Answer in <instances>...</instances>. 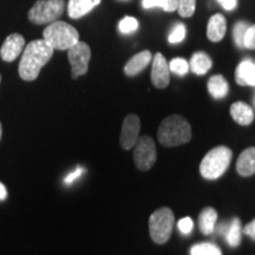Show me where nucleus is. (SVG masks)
<instances>
[{"mask_svg":"<svg viewBox=\"0 0 255 255\" xmlns=\"http://www.w3.org/2000/svg\"><path fill=\"white\" fill-rule=\"evenodd\" d=\"M53 50L44 39H36L28 43L21 56L18 72L23 81L32 82L38 78L40 70L49 63Z\"/></svg>","mask_w":255,"mask_h":255,"instance_id":"nucleus-1","label":"nucleus"},{"mask_svg":"<svg viewBox=\"0 0 255 255\" xmlns=\"http://www.w3.org/2000/svg\"><path fill=\"white\" fill-rule=\"evenodd\" d=\"M216 1L227 11H233L238 6V0H216Z\"/></svg>","mask_w":255,"mask_h":255,"instance_id":"nucleus-32","label":"nucleus"},{"mask_svg":"<svg viewBox=\"0 0 255 255\" xmlns=\"http://www.w3.org/2000/svg\"><path fill=\"white\" fill-rule=\"evenodd\" d=\"M233 152L227 146H216L207 152L200 164V173L206 180H216L226 173L231 164Z\"/></svg>","mask_w":255,"mask_h":255,"instance_id":"nucleus-4","label":"nucleus"},{"mask_svg":"<svg viewBox=\"0 0 255 255\" xmlns=\"http://www.w3.org/2000/svg\"><path fill=\"white\" fill-rule=\"evenodd\" d=\"M177 0H142L144 8L159 7L165 12H174L177 9Z\"/></svg>","mask_w":255,"mask_h":255,"instance_id":"nucleus-22","label":"nucleus"},{"mask_svg":"<svg viewBox=\"0 0 255 255\" xmlns=\"http://www.w3.org/2000/svg\"><path fill=\"white\" fill-rule=\"evenodd\" d=\"M43 39L53 50L65 51L79 41V33L72 25L65 21L56 20L47 25L43 32Z\"/></svg>","mask_w":255,"mask_h":255,"instance_id":"nucleus-3","label":"nucleus"},{"mask_svg":"<svg viewBox=\"0 0 255 255\" xmlns=\"http://www.w3.org/2000/svg\"><path fill=\"white\" fill-rule=\"evenodd\" d=\"M237 171L244 177L255 174V148H248L241 152L237 162Z\"/></svg>","mask_w":255,"mask_h":255,"instance_id":"nucleus-15","label":"nucleus"},{"mask_svg":"<svg viewBox=\"0 0 255 255\" xmlns=\"http://www.w3.org/2000/svg\"><path fill=\"white\" fill-rule=\"evenodd\" d=\"M193 228H194V222L190 218L181 219L180 221H178V229H180V232L184 235L190 234V233L193 232Z\"/></svg>","mask_w":255,"mask_h":255,"instance_id":"nucleus-30","label":"nucleus"},{"mask_svg":"<svg viewBox=\"0 0 255 255\" xmlns=\"http://www.w3.org/2000/svg\"><path fill=\"white\" fill-rule=\"evenodd\" d=\"M25 49V38L19 33H12L7 36L1 49H0V57L4 62H13L20 56Z\"/></svg>","mask_w":255,"mask_h":255,"instance_id":"nucleus-11","label":"nucleus"},{"mask_svg":"<svg viewBox=\"0 0 255 255\" xmlns=\"http://www.w3.org/2000/svg\"><path fill=\"white\" fill-rule=\"evenodd\" d=\"M178 14L183 18H189L194 14L196 7V0H177Z\"/></svg>","mask_w":255,"mask_h":255,"instance_id":"nucleus-24","label":"nucleus"},{"mask_svg":"<svg viewBox=\"0 0 255 255\" xmlns=\"http://www.w3.org/2000/svg\"><path fill=\"white\" fill-rule=\"evenodd\" d=\"M231 115L235 122L240 126H250L254 121L253 109L244 102H235L231 107Z\"/></svg>","mask_w":255,"mask_h":255,"instance_id":"nucleus-17","label":"nucleus"},{"mask_svg":"<svg viewBox=\"0 0 255 255\" xmlns=\"http://www.w3.org/2000/svg\"><path fill=\"white\" fill-rule=\"evenodd\" d=\"M174 213L168 207L159 208L152 213L149 219V232L152 241L163 245L171 237L174 226Z\"/></svg>","mask_w":255,"mask_h":255,"instance_id":"nucleus-5","label":"nucleus"},{"mask_svg":"<svg viewBox=\"0 0 255 255\" xmlns=\"http://www.w3.org/2000/svg\"><path fill=\"white\" fill-rule=\"evenodd\" d=\"M65 9V0H38L28 11V20L36 25L58 20Z\"/></svg>","mask_w":255,"mask_h":255,"instance_id":"nucleus-6","label":"nucleus"},{"mask_svg":"<svg viewBox=\"0 0 255 255\" xmlns=\"http://www.w3.org/2000/svg\"><path fill=\"white\" fill-rule=\"evenodd\" d=\"M102 0H69L68 13L72 19H79L91 12Z\"/></svg>","mask_w":255,"mask_h":255,"instance_id":"nucleus-14","label":"nucleus"},{"mask_svg":"<svg viewBox=\"0 0 255 255\" xmlns=\"http://www.w3.org/2000/svg\"><path fill=\"white\" fill-rule=\"evenodd\" d=\"M184 37H186V26L182 23H178L175 25L171 33L169 34L168 40L170 44H177L181 43L184 39Z\"/></svg>","mask_w":255,"mask_h":255,"instance_id":"nucleus-28","label":"nucleus"},{"mask_svg":"<svg viewBox=\"0 0 255 255\" xmlns=\"http://www.w3.org/2000/svg\"><path fill=\"white\" fill-rule=\"evenodd\" d=\"M190 255H222V253L216 245L210 244V242H202V244L191 246Z\"/></svg>","mask_w":255,"mask_h":255,"instance_id":"nucleus-23","label":"nucleus"},{"mask_svg":"<svg viewBox=\"0 0 255 255\" xmlns=\"http://www.w3.org/2000/svg\"><path fill=\"white\" fill-rule=\"evenodd\" d=\"M226 30H227V23L226 19L222 14H214L209 19L208 26H207V37L210 41H218L222 40L226 34Z\"/></svg>","mask_w":255,"mask_h":255,"instance_id":"nucleus-16","label":"nucleus"},{"mask_svg":"<svg viewBox=\"0 0 255 255\" xmlns=\"http://www.w3.org/2000/svg\"><path fill=\"white\" fill-rule=\"evenodd\" d=\"M151 82L157 89L167 88L170 83V70L165 57L162 53H156L152 59Z\"/></svg>","mask_w":255,"mask_h":255,"instance_id":"nucleus-10","label":"nucleus"},{"mask_svg":"<svg viewBox=\"0 0 255 255\" xmlns=\"http://www.w3.org/2000/svg\"><path fill=\"white\" fill-rule=\"evenodd\" d=\"M244 46L247 47V49L255 50V25L248 27L246 36H245Z\"/></svg>","mask_w":255,"mask_h":255,"instance_id":"nucleus-29","label":"nucleus"},{"mask_svg":"<svg viewBox=\"0 0 255 255\" xmlns=\"http://www.w3.org/2000/svg\"><path fill=\"white\" fill-rule=\"evenodd\" d=\"M139 128H141V121L137 115L130 114L123 121L122 132H121V145L126 150L133 148L138 139Z\"/></svg>","mask_w":255,"mask_h":255,"instance_id":"nucleus-9","label":"nucleus"},{"mask_svg":"<svg viewBox=\"0 0 255 255\" xmlns=\"http://www.w3.org/2000/svg\"><path fill=\"white\" fill-rule=\"evenodd\" d=\"M68 57L71 64V76L73 79H77L79 76L88 72L89 63L91 59V50L87 43L77 41L68 50Z\"/></svg>","mask_w":255,"mask_h":255,"instance_id":"nucleus-8","label":"nucleus"},{"mask_svg":"<svg viewBox=\"0 0 255 255\" xmlns=\"http://www.w3.org/2000/svg\"><path fill=\"white\" fill-rule=\"evenodd\" d=\"M241 234H242V227H241V221L240 219L234 218L229 222L227 232L223 237L226 238V241L229 246L235 248L239 247L241 244Z\"/></svg>","mask_w":255,"mask_h":255,"instance_id":"nucleus-21","label":"nucleus"},{"mask_svg":"<svg viewBox=\"0 0 255 255\" xmlns=\"http://www.w3.org/2000/svg\"><path fill=\"white\" fill-rule=\"evenodd\" d=\"M169 70L175 75L184 76L189 71V64L183 58H175L169 63Z\"/></svg>","mask_w":255,"mask_h":255,"instance_id":"nucleus-26","label":"nucleus"},{"mask_svg":"<svg viewBox=\"0 0 255 255\" xmlns=\"http://www.w3.org/2000/svg\"><path fill=\"white\" fill-rule=\"evenodd\" d=\"M216 220H218V212L212 207H207L200 213L199 226L202 234L209 235L214 232Z\"/></svg>","mask_w":255,"mask_h":255,"instance_id":"nucleus-18","label":"nucleus"},{"mask_svg":"<svg viewBox=\"0 0 255 255\" xmlns=\"http://www.w3.org/2000/svg\"><path fill=\"white\" fill-rule=\"evenodd\" d=\"M213 62L210 59V57L205 52H196L194 53L193 57L190 59L189 69H191L195 75L202 76L206 75L207 72L209 71L210 68H212Z\"/></svg>","mask_w":255,"mask_h":255,"instance_id":"nucleus-20","label":"nucleus"},{"mask_svg":"<svg viewBox=\"0 0 255 255\" xmlns=\"http://www.w3.org/2000/svg\"><path fill=\"white\" fill-rule=\"evenodd\" d=\"M152 55L150 51H142V52L137 53L129 60L124 66V73L129 77H133V76L138 75L142 72L148 64L151 62Z\"/></svg>","mask_w":255,"mask_h":255,"instance_id":"nucleus-13","label":"nucleus"},{"mask_svg":"<svg viewBox=\"0 0 255 255\" xmlns=\"http://www.w3.org/2000/svg\"><path fill=\"white\" fill-rule=\"evenodd\" d=\"M1 136H2V127H1V123H0V141H1Z\"/></svg>","mask_w":255,"mask_h":255,"instance_id":"nucleus-35","label":"nucleus"},{"mask_svg":"<svg viewBox=\"0 0 255 255\" xmlns=\"http://www.w3.org/2000/svg\"><path fill=\"white\" fill-rule=\"evenodd\" d=\"M84 168H82V167H78L77 169H76V170H73L72 173H70L68 176L65 177V180H64V182H65V184H71V183H73L75 182L76 180H77V178L81 176V175L84 173Z\"/></svg>","mask_w":255,"mask_h":255,"instance_id":"nucleus-31","label":"nucleus"},{"mask_svg":"<svg viewBox=\"0 0 255 255\" xmlns=\"http://www.w3.org/2000/svg\"><path fill=\"white\" fill-rule=\"evenodd\" d=\"M208 91L215 100H221L228 95L229 85L222 75H215L209 78Z\"/></svg>","mask_w":255,"mask_h":255,"instance_id":"nucleus-19","label":"nucleus"},{"mask_svg":"<svg viewBox=\"0 0 255 255\" xmlns=\"http://www.w3.org/2000/svg\"><path fill=\"white\" fill-rule=\"evenodd\" d=\"M254 104H255V97H254Z\"/></svg>","mask_w":255,"mask_h":255,"instance_id":"nucleus-37","label":"nucleus"},{"mask_svg":"<svg viewBox=\"0 0 255 255\" xmlns=\"http://www.w3.org/2000/svg\"><path fill=\"white\" fill-rule=\"evenodd\" d=\"M248 27H250V25H248L246 21H239V23L235 24L234 30H233V37H234L235 44H237V46L241 47V49L245 47L244 40Z\"/></svg>","mask_w":255,"mask_h":255,"instance_id":"nucleus-25","label":"nucleus"},{"mask_svg":"<svg viewBox=\"0 0 255 255\" xmlns=\"http://www.w3.org/2000/svg\"><path fill=\"white\" fill-rule=\"evenodd\" d=\"M133 162L136 167L142 171L149 170L155 164L156 157V145L151 137L141 136L137 139L136 144L133 145Z\"/></svg>","mask_w":255,"mask_h":255,"instance_id":"nucleus-7","label":"nucleus"},{"mask_svg":"<svg viewBox=\"0 0 255 255\" xmlns=\"http://www.w3.org/2000/svg\"><path fill=\"white\" fill-rule=\"evenodd\" d=\"M137 27H138V21L133 17H124L119 24L120 31L124 34L132 33L137 30Z\"/></svg>","mask_w":255,"mask_h":255,"instance_id":"nucleus-27","label":"nucleus"},{"mask_svg":"<svg viewBox=\"0 0 255 255\" xmlns=\"http://www.w3.org/2000/svg\"><path fill=\"white\" fill-rule=\"evenodd\" d=\"M158 142L167 148L186 144L191 139V127L180 115H170L159 124L157 131Z\"/></svg>","mask_w":255,"mask_h":255,"instance_id":"nucleus-2","label":"nucleus"},{"mask_svg":"<svg viewBox=\"0 0 255 255\" xmlns=\"http://www.w3.org/2000/svg\"><path fill=\"white\" fill-rule=\"evenodd\" d=\"M6 197H7V190H6L4 184L0 182V201L5 200Z\"/></svg>","mask_w":255,"mask_h":255,"instance_id":"nucleus-34","label":"nucleus"},{"mask_svg":"<svg viewBox=\"0 0 255 255\" xmlns=\"http://www.w3.org/2000/svg\"><path fill=\"white\" fill-rule=\"evenodd\" d=\"M244 233L246 235H248L251 239L255 240V219L251 223H248L246 227L244 228Z\"/></svg>","mask_w":255,"mask_h":255,"instance_id":"nucleus-33","label":"nucleus"},{"mask_svg":"<svg viewBox=\"0 0 255 255\" xmlns=\"http://www.w3.org/2000/svg\"><path fill=\"white\" fill-rule=\"evenodd\" d=\"M235 81L242 87H255V63L251 59H245L239 64L235 71Z\"/></svg>","mask_w":255,"mask_h":255,"instance_id":"nucleus-12","label":"nucleus"},{"mask_svg":"<svg viewBox=\"0 0 255 255\" xmlns=\"http://www.w3.org/2000/svg\"><path fill=\"white\" fill-rule=\"evenodd\" d=\"M0 83H1V76H0Z\"/></svg>","mask_w":255,"mask_h":255,"instance_id":"nucleus-36","label":"nucleus"}]
</instances>
